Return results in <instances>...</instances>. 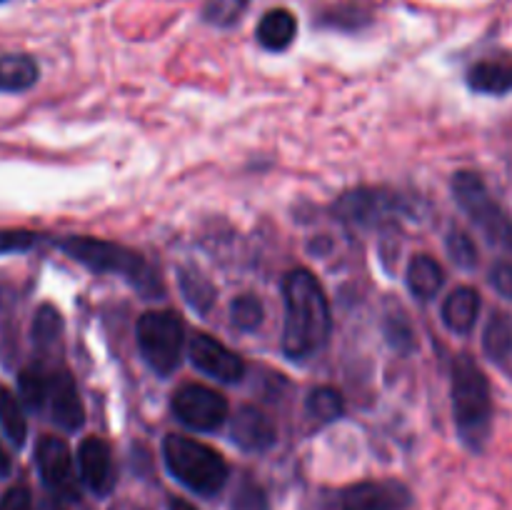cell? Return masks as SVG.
Returning <instances> with one entry per match:
<instances>
[{
    "instance_id": "cell-1",
    "label": "cell",
    "mask_w": 512,
    "mask_h": 510,
    "mask_svg": "<svg viewBox=\"0 0 512 510\" xmlns=\"http://www.w3.org/2000/svg\"><path fill=\"white\" fill-rule=\"evenodd\" d=\"M283 300V353L288 360L303 363L325 348L333 330L328 295L310 270L295 268L283 278Z\"/></svg>"
},
{
    "instance_id": "cell-2",
    "label": "cell",
    "mask_w": 512,
    "mask_h": 510,
    "mask_svg": "<svg viewBox=\"0 0 512 510\" xmlns=\"http://www.w3.org/2000/svg\"><path fill=\"white\" fill-rule=\"evenodd\" d=\"M453 418L465 448L480 453L493 430V393L488 375L468 353L453 363Z\"/></svg>"
},
{
    "instance_id": "cell-3",
    "label": "cell",
    "mask_w": 512,
    "mask_h": 510,
    "mask_svg": "<svg viewBox=\"0 0 512 510\" xmlns=\"http://www.w3.org/2000/svg\"><path fill=\"white\" fill-rule=\"evenodd\" d=\"M58 248L93 273L120 275L135 290H140L145 298H163V280L138 250L110 243V240L85 238V235H68V238L58 240Z\"/></svg>"
},
{
    "instance_id": "cell-4",
    "label": "cell",
    "mask_w": 512,
    "mask_h": 510,
    "mask_svg": "<svg viewBox=\"0 0 512 510\" xmlns=\"http://www.w3.org/2000/svg\"><path fill=\"white\" fill-rule=\"evenodd\" d=\"M163 460L168 473L180 485L203 498L218 495L230 478L228 460L218 450L188 435H168L163 440Z\"/></svg>"
},
{
    "instance_id": "cell-5",
    "label": "cell",
    "mask_w": 512,
    "mask_h": 510,
    "mask_svg": "<svg viewBox=\"0 0 512 510\" xmlns=\"http://www.w3.org/2000/svg\"><path fill=\"white\" fill-rule=\"evenodd\" d=\"M455 203L463 208V213L473 220L475 228L485 235L498 248L512 253V218L508 210L490 195L488 185L478 173L460 170L453 178Z\"/></svg>"
},
{
    "instance_id": "cell-6",
    "label": "cell",
    "mask_w": 512,
    "mask_h": 510,
    "mask_svg": "<svg viewBox=\"0 0 512 510\" xmlns=\"http://www.w3.org/2000/svg\"><path fill=\"white\" fill-rule=\"evenodd\" d=\"M135 340L145 363L168 378L183 360L185 323L173 310H148L138 318Z\"/></svg>"
},
{
    "instance_id": "cell-7",
    "label": "cell",
    "mask_w": 512,
    "mask_h": 510,
    "mask_svg": "<svg viewBox=\"0 0 512 510\" xmlns=\"http://www.w3.org/2000/svg\"><path fill=\"white\" fill-rule=\"evenodd\" d=\"M413 493L398 480H363L330 490L320 510H410Z\"/></svg>"
},
{
    "instance_id": "cell-8",
    "label": "cell",
    "mask_w": 512,
    "mask_h": 510,
    "mask_svg": "<svg viewBox=\"0 0 512 510\" xmlns=\"http://www.w3.org/2000/svg\"><path fill=\"white\" fill-rule=\"evenodd\" d=\"M335 218L358 228H380L393 223L405 213V203L398 193L383 188H355L340 195L333 205Z\"/></svg>"
},
{
    "instance_id": "cell-9",
    "label": "cell",
    "mask_w": 512,
    "mask_h": 510,
    "mask_svg": "<svg viewBox=\"0 0 512 510\" xmlns=\"http://www.w3.org/2000/svg\"><path fill=\"white\" fill-rule=\"evenodd\" d=\"M175 418L195 433H215L228 420V398L200 383H185L173 393Z\"/></svg>"
},
{
    "instance_id": "cell-10",
    "label": "cell",
    "mask_w": 512,
    "mask_h": 510,
    "mask_svg": "<svg viewBox=\"0 0 512 510\" xmlns=\"http://www.w3.org/2000/svg\"><path fill=\"white\" fill-rule=\"evenodd\" d=\"M190 363L223 383H238L245 375V360L208 333H198L190 340Z\"/></svg>"
},
{
    "instance_id": "cell-11",
    "label": "cell",
    "mask_w": 512,
    "mask_h": 510,
    "mask_svg": "<svg viewBox=\"0 0 512 510\" xmlns=\"http://www.w3.org/2000/svg\"><path fill=\"white\" fill-rule=\"evenodd\" d=\"M35 463H38L40 478L53 493H63L68 498L78 495L73 478V455H70L68 443L63 438L43 435L38 440V448H35Z\"/></svg>"
},
{
    "instance_id": "cell-12",
    "label": "cell",
    "mask_w": 512,
    "mask_h": 510,
    "mask_svg": "<svg viewBox=\"0 0 512 510\" xmlns=\"http://www.w3.org/2000/svg\"><path fill=\"white\" fill-rule=\"evenodd\" d=\"M78 470L80 480L85 483V488L93 495H110V490L115 488V465H113V450L98 435H90L80 443L78 448Z\"/></svg>"
},
{
    "instance_id": "cell-13",
    "label": "cell",
    "mask_w": 512,
    "mask_h": 510,
    "mask_svg": "<svg viewBox=\"0 0 512 510\" xmlns=\"http://www.w3.org/2000/svg\"><path fill=\"white\" fill-rule=\"evenodd\" d=\"M230 438L238 448L248 450V453H263V450L275 445L278 430H275L273 420L263 410L253 408V405H243L235 413L233 425H230Z\"/></svg>"
},
{
    "instance_id": "cell-14",
    "label": "cell",
    "mask_w": 512,
    "mask_h": 510,
    "mask_svg": "<svg viewBox=\"0 0 512 510\" xmlns=\"http://www.w3.org/2000/svg\"><path fill=\"white\" fill-rule=\"evenodd\" d=\"M50 418L55 420V425H60L68 433L83 428L85 423V408L83 400H80L78 385L70 378L68 373H58L50 380Z\"/></svg>"
},
{
    "instance_id": "cell-15",
    "label": "cell",
    "mask_w": 512,
    "mask_h": 510,
    "mask_svg": "<svg viewBox=\"0 0 512 510\" xmlns=\"http://www.w3.org/2000/svg\"><path fill=\"white\" fill-rule=\"evenodd\" d=\"M480 308H483V300L480 293L470 285H460L453 293L445 298L443 303V323L448 325V330L458 335H468L475 328L480 318Z\"/></svg>"
},
{
    "instance_id": "cell-16",
    "label": "cell",
    "mask_w": 512,
    "mask_h": 510,
    "mask_svg": "<svg viewBox=\"0 0 512 510\" xmlns=\"http://www.w3.org/2000/svg\"><path fill=\"white\" fill-rule=\"evenodd\" d=\"M470 90L483 95L512 93V60L510 58H485L478 60L468 70Z\"/></svg>"
},
{
    "instance_id": "cell-17",
    "label": "cell",
    "mask_w": 512,
    "mask_h": 510,
    "mask_svg": "<svg viewBox=\"0 0 512 510\" xmlns=\"http://www.w3.org/2000/svg\"><path fill=\"white\" fill-rule=\"evenodd\" d=\"M405 280H408L410 293L418 300H433L435 295L440 293L445 283V270L443 265L438 263L430 255H415L408 263V273H405Z\"/></svg>"
},
{
    "instance_id": "cell-18",
    "label": "cell",
    "mask_w": 512,
    "mask_h": 510,
    "mask_svg": "<svg viewBox=\"0 0 512 510\" xmlns=\"http://www.w3.org/2000/svg\"><path fill=\"white\" fill-rule=\"evenodd\" d=\"M295 33H298L295 15L285 8L268 10L258 23V43L265 50H273V53L288 48L295 40Z\"/></svg>"
},
{
    "instance_id": "cell-19",
    "label": "cell",
    "mask_w": 512,
    "mask_h": 510,
    "mask_svg": "<svg viewBox=\"0 0 512 510\" xmlns=\"http://www.w3.org/2000/svg\"><path fill=\"white\" fill-rule=\"evenodd\" d=\"M38 80V63L30 55H0V93H23Z\"/></svg>"
},
{
    "instance_id": "cell-20",
    "label": "cell",
    "mask_w": 512,
    "mask_h": 510,
    "mask_svg": "<svg viewBox=\"0 0 512 510\" xmlns=\"http://www.w3.org/2000/svg\"><path fill=\"white\" fill-rule=\"evenodd\" d=\"M483 348L493 363L505 365L512 360V318L508 313H493L483 333Z\"/></svg>"
},
{
    "instance_id": "cell-21",
    "label": "cell",
    "mask_w": 512,
    "mask_h": 510,
    "mask_svg": "<svg viewBox=\"0 0 512 510\" xmlns=\"http://www.w3.org/2000/svg\"><path fill=\"white\" fill-rule=\"evenodd\" d=\"M180 290H183L185 300H188L190 308L198 310L200 315H208L215 305V288L208 278H205L200 270L195 268H180L178 273Z\"/></svg>"
},
{
    "instance_id": "cell-22",
    "label": "cell",
    "mask_w": 512,
    "mask_h": 510,
    "mask_svg": "<svg viewBox=\"0 0 512 510\" xmlns=\"http://www.w3.org/2000/svg\"><path fill=\"white\" fill-rule=\"evenodd\" d=\"M0 428H3V433L8 435V440L15 448H20V445L25 443L28 423H25L23 408H20V403L15 400V395L8 393L3 385H0Z\"/></svg>"
},
{
    "instance_id": "cell-23",
    "label": "cell",
    "mask_w": 512,
    "mask_h": 510,
    "mask_svg": "<svg viewBox=\"0 0 512 510\" xmlns=\"http://www.w3.org/2000/svg\"><path fill=\"white\" fill-rule=\"evenodd\" d=\"M308 413L313 418L323 420V423H333L345 413V400L340 390L330 388V385H320V388L310 390L308 395Z\"/></svg>"
},
{
    "instance_id": "cell-24",
    "label": "cell",
    "mask_w": 512,
    "mask_h": 510,
    "mask_svg": "<svg viewBox=\"0 0 512 510\" xmlns=\"http://www.w3.org/2000/svg\"><path fill=\"white\" fill-rule=\"evenodd\" d=\"M263 318H265V310L258 295L243 293L230 303V320H233V325L238 330H245V333L258 330L260 325H263Z\"/></svg>"
},
{
    "instance_id": "cell-25",
    "label": "cell",
    "mask_w": 512,
    "mask_h": 510,
    "mask_svg": "<svg viewBox=\"0 0 512 510\" xmlns=\"http://www.w3.org/2000/svg\"><path fill=\"white\" fill-rule=\"evenodd\" d=\"M30 333H33V343L40 345V348H48V345H53L55 340L60 338V333H63V318H60L58 310L53 308V305H40L38 310H35V318H33V328H30Z\"/></svg>"
},
{
    "instance_id": "cell-26",
    "label": "cell",
    "mask_w": 512,
    "mask_h": 510,
    "mask_svg": "<svg viewBox=\"0 0 512 510\" xmlns=\"http://www.w3.org/2000/svg\"><path fill=\"white\" fill-rule=\"evenodd\" d=\"M18 390H20V395H23V400L28 408L40 410L45 403H48L50 380L45 378L38 368H25V370H20V375H18Z\"/></svg>"
},
{
    "instance_id": "cell-27",
    "label": "cell",
    "mask_w": 512,
    "mask_h": 510,
    "mask_svg": "<svg viewBox=\"0 0 512 510\" xmlns=\"http://www.w3.org/2000/svg\"><path fill=\"white\" fill-rule=\"evenodd\" d=\"M248 0H205L203 18L218 28H230L243 18Z\"/></svg>"
},
{
    "instance_id": "cell-28",
    "label": "cell",
    "mask_w": 512,
    "mask_h": 510,
    "mask_svg": "<svg viewBox=\"0 0 512 510\" xmlns=\"http://www.w3.org/2000/svg\"><path fill=\"white\" fill-rule=\"evenodd\" d=\"M445 245H448V253L455 265L468 270L478 265V248H475V240L470 238L468 233H463V230H453V233L448 235V240H445Z\"/></svg>"
},
{
    "instance_id": "cell-29",
    "label": "cell",
    "mask_w": 512,
    "mask_h": 510,
    "mask_svg": "<svg viewBox=\"0 0 512 510\" xmlns=\"http://www.w3.org/2000/svg\"><path fill=\"white\" fill-rule=\"evenodd\" d=\"M268 495L255 480L245 478L230 500V510H268Z\"/></svg>"
},
{
    "instance_id": "cell-30",
    "label": "cell",
    "mask_w": 512,
    "mask_h": 510,
    "mask_svg": "<svg viewBox=\"0 0 512 510\" xmlns=\"http://www.w3.org/2000/svg\"><path fill=\"white\" fill-rule=\"evenodd\" d=\"M385 333H388V343L400 353H410L415 348V333L403 315H390L385 323Z\"/></svg>"
},
{
    "instance_id": "cell-31",
    "label": "cell",
    "mask_w": 512,
    "mask_h": 510,
    "mask_svg": "<svg viewBox=\"0 0 512 510\" xmlns=\"http://www.w3.org/2000/svg\"><path fill=\"white\" fill-rule=\"evenodd\" d=\"M38 235L30 230H0V255L5 253H20L38 243Z\"/></svg>"
},
{
    "instance_id": "cell-32",
    "label": "cell",
    "mask_w": 512,
    "mask_h": 510,
    "mask_svg": "<svg viewBox=\"0 0 512 510\" xmlns=\"http://www.w3.org/2000/svg\"><path fill=\"white\" fill-rule=\"evenodd\" d=\"M0 510H33L30 490L23 488V485H15V488L5 490V495L0 498Z\"/></svg>"
},
{
    "instance_id": "cell-33",
    "label": "cell",
    "mask_w": 512,
    "mask_h": 510,
    "mask_svg": "<svg viewBox=\"0 0 512 510\" xmlns=\"http://www.w3.org/2000/svg\"><path fill=\"white\" fill-rule=\"evenodd\" d=\"M490 283L498 290L503 298L512 300V265L510 263H498L490 270Z\"/></svg>"
},
{
    "instance_id": "cell-34",
    "label": "cell",
    "mask_w": 512,
    "mask_h": 510,
    "mask_svg": "<svg viewBox=\"0 0 512 510\" xmlns=\"http://www.w3.org/2000/svg\"><path fill=\"white\" fill-rule=\"evenodd\" d=\"M10 470H13V460H10V455L5 453V448L0 445V478H8Z\"/></svg>"
},
{
    "instance_id": "cell-35",
    "label": "cell",
    "mask_w": 512,
    "mask_h": 510,
    "mask_svg": "<svg viewBox=\"0 0 512 510\" xmlns=\"http://www.w3.org/2000/svg\"><path fill=\"white\" fill-rule=\"evenodd\" d=\"M168 510H198V508L185 498H168Z\"/></svg>"
},
{
    "instance_id": "cell-36",
    "label": "cell",
    "mask_w": 512,
    "mask_h": 510,
    "mask_svg": "<svg viewBox=\"0 0 512 510\" xmlns=\"http://www.w3.org/2000/svg\"><path fill=\"white\" fill-rule=\"evenodd\" d=\"M48 510H63V508H48Z\"/></svg>"
},
{
    "instance_id": "cell-37",
    "label": "cell",
    "mask_w": 512,
    "mask_h": 510,
    "mask_svg": "<svg viewBox=\"0 0 512 510\" xmlns=\"http://www.w3.org/2000/svg\"><path fill=\"white\" fill-rule=\"evenodd\" d=\"M0 3H5V0H0Z\"/></svg>"
}]
</instances>
